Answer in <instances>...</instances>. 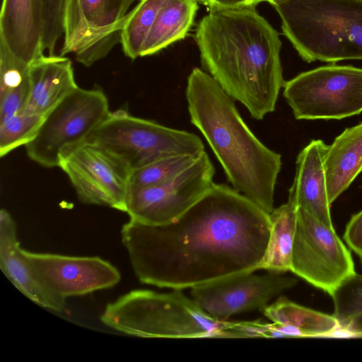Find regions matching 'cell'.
I'll return each instance as SVG.
<instances>
[{
  "mask_svg": "<svg viewBox=\"0 0 362 362\" xmlns=\"http://www.w3.org/2000/svg\"><path fill=\"white\" fill-rule=\"evenodd\" d=\"M269 233V214L232 187L214 183L175 221L129 219L121 237L141 283L181 290L259 269Z\"/></svg>",
  "mask_w": 362,
  "mask_h": 362,
  "instance_id": "1",
  "label": "cell"
},
{
  "mask_svg": "<svg viewBox=\"0 0 362 362\" xmlns=\"http://www.w3.org/2000/svg\"><path fill=\"white\" fill-rule=\"evenodd\" d=\"M255 5L208 8L194 40L202 67L252 117L275 110L285 81L279 33Z\"/></svg>",
  "mask_w": 362,
  "mask_h": 362,
  "instance_id": "2",
  "label": "cell"
},
{
  "mask_svg": "<svg viewBox=\"0 0 362 362\" xmlns=\"http://www.w3.org/2000/svg\"><path fill=\"white\" fill-rule=\"evenodd\" d=\"M186 98L191 122L207 141L232 187L269 214L281 155L254 135L233 99L206 71L192 69Z\"/></svg>",
  "mask_w": 362,
  "mask_h": 362,
  "instance_id": "3",
  "label": "cell"
},
{
  "mask_svg": "<svg viewBox=\"0 0 362 362\" xmlns=\"http://www.w3.org/2000/svg\"><path fill=\"white\" fill-rule=\"evenodd\" d=\"M100 320L118 332L145 338H237L238 322L218 320L180 290H133L108 303Z\"/></svg>",
  "mask_w": 362,
  "mask_h": 362,
  "instance_id": "4",
  "label": "cell"
},
{
  "mask_svg": "<svg viewBox=\"0 0 362 362\" xmlns=\"http://www.w3.org/2000/svg\"><path fill=\"white\" fill-rule=\"evenodd\" d=\"M273 6L305 62L362 60V0H284Z\"/></svg>",
  "mask_w": 362,
  "mask_h": 362,
  "instance_id": "5",
  "label": "cell"
},
{
  "mask_svg": "<svg viewBox=\"0 0 362 362\" xmlns=\"http://www.w3.org/2000/svg\"><path fill=\"white\" fill-rule=\"evenodd\" d=\"M86 142L103 147L132 172L165 157L204 151L196 134L134 117L122 109L110 112Z\"/></svg>",
  "mask_w": 362,
  "mask_h": 362,
  "instance_id": "6",
  "label": "cell"
},
{
  "mask_svg": "<svg viewBox=\"0 0 362 362\" xmlns=\"http://www.w3.org/2000/svg\"><path fill=\"white\" fill-rule=\"evenodd\" d=\"M110 112L100 88L77 87L51 110L25 146L28 157L45 168L59 167L62 159L86 142Z\"/></svg>",
  "mask_w": 362,
  "mask_h": 362,
  "instance_id": "7",
  "label": "cell"
},
{
  "mask_svg": "<svg viewBox=\"0 0 362 362\" xmlns=\"http://www.w3.org/2000/svg\"><path fill=\"white\" fill-rule=\"evenodd\" d=\"M283 88L296 119H340L362 112V68L331 64L302 72Z\"/></svg>",
  "mask_w": 362,
  "mask_h": 362,
  "instance_id": "8",
  "label": "cell"
},
{
  "mask_svg": "<svg viewBox=\"0 0 362 362\" xmlns=\"http://www.w3.org/2000/svg\"><path fill=\"white\" fill-rule=\"evenodd\" d=\"M139 0H64V42L60 55L74 54L90 66L120 42L131 6Z\"/></svg>",
  "mask_w": 362,
  "mask_h": 362,
  "instance_id": "9",
  "label": "cell"
},
{
  "mask_svg": "<svg viewBox=\"0 0 362 362\" xmlns=\"http://www.w3.org/2000/svg\"><path fill=\"white\" fill-rule=\"evenodd\" d=\"M290 271L329 295L342 280L356 272L350 252L334 227L301 208H297Z\"/></svg>",
  "mask_w": 362,
  "mask_h": 362,
  "instance_id": "10",
  "label": "cell"
},
{
  "mask_svg": "<svg viewBox=\"0 0 362 362\" xmlns=\"http://www.w3.org/2000/svg\"><path fill=\"white\" fill-rule=\"evenodd\" d=\"M215 169L204 151L172 180L146 187H129L126 212L129 219L150 225L171 223L202 199L214 185Z\"/></svg>",
  "mask_w": 362,
  "mask_h": 362,
  "instance_id": "11",
  "label": "cell"
},
{
  "mask_svg": "<svg viewBox=\"0 0 362 362\" xmlns=\"http://www.w3.org/2000/svg\"><path fill=\"white\" fill-rule=\"evenodd\" d=\"M59 168L81 202L126 212L132 171L103 147L86 142L66 155Z\"/></svg>",
  "mask_w": 362,
  "mask_h": 362,
  "instance_id": "12",
  "label": "cell"
},
{
  "mask_svg": "<svg viewBox=\"0 0 362 362\" xmlns=\"http://www.w3.org/2000/svg\"><path fill=\"white\" fill-rule=\"evenodd\" d=\"M243 272L191 288L196 304L218 320L253 310H263L269 302L297 283L295 278L275 273Z\"/></svg>",
  "mask_w": 362,
  "mask_h": 362,
  "instance_id": "13",
  "label": "cell"
},
{
  "mask_svg": "<svg viewBox=\"0 0 362 362\" xmlns=\"http://www.w3.org/2000/svg\"><path fill=\"white\" fill-rule=\"evenodd\" d=\"M22 252L42 284L64 299L112 288L121 279L118 269L99 257Z\"/></svg>",
  "mask_w": 362,
  "mask_h": 362,
  "instance_id": "14",
  "label": "cell"
},
{
  "mask_svg": "<svg viewBox=\"0 0 362 362\" xmlns=\"http://www.w3.org/2000/svg\"><path fill=\"white\" fill-rule=\"evenodd\" d=\"M327 147L320 139L312 140L299 153L288 199L319 221L333 227L324 168Z\"/></svg>",
  "mask_w": 362,
  "mask_h": 362,
  "instance_id": "15",
  "label": "cell"
},
{
  "mask_svg": "<svg viewBox=\"0 0 362 362\" xmlns=\"http://www.w3.org/2000/svg\"><path fill=\"white\" fill-rule=\"evenodd\" d=\"M0 267L14 286L33 302L57 312L64 309L66 299L42 284L23 255L16 223L4 209L0 211Z\"/></svg>",
  "mask_w": 362,
  "mask_h": 362,
  "instance_id": "16",
  "label": "cell"
},
{
  "mask_svg": "<svg viewBox=\"0 0 362 362\" xmlns=\"http://www.w3.org/2000/svg\"><path fill=\"white\" fill-rule=\"evenodd\" d=\"M0 38L17 57L30 64L44 55L40 0H3Z\"/></svg>",
  "mask_w": 362,
  "mask_h": 362,
  "instance_id": "17",
  "label": "cell"
},
{
  "mask_svg": "<svg viewBox=\"0 0 362 362\" xmlns=\"http://www.w3.org/2000/svg\"><path fill=\"white\" fill-rule=\"evenodd\" d=\"M30 93L21 112L45 116L78 87L72 63L64 56L45 54L30 64Z\"/></svg>",
  "mask_w": 362,
  "mask_h": 362,
  "instance_id": "18",
  "label": "cell"
},
{
  "mask_svg": "<svg viewBox=\"0 0 362 362\" xmlns=\"http://www.w3.org/2000/svg\"><path fill=\"white\" fill-rule=\"evenodd\" d=\"M324 168L332 204L362 172V122L344 129L327 146Z\"/></svg>",
  "mask_w": 362,
  "mask_h": 362,
  "instance_id": "19",
  "label": "cell"
},
{
  "mask_svg": "<svg viewBox=\"0 0 362 362\" xmlns=\"http://www.w3.org/2000/svg\"><path fill=\"white\" fill-rule=\"evenodd\" d=\"M198 10L195 0H165L144 44L141 56L156 54L184 39Z\"/></svg>",
  "mask_w": 362,
  "mask_h": 362,
  "instance_id": "20",
  "label": "cell"
},
{
  "mask_svg": "<svg viewBox=\"0 0 362 362\" xmlns=\"http://www.w3.org/2000/svg\"><path fill=\"white\" fill-rule=\"evenodd\" d=\"M269 238L259 269L275 273L290 271L297 221L296 206L289 199L269 214Z\"/></svg>",
  "mask_w": 362,
  "mask_h": 362,
  "instance_id": "21",
  "label": "cell"
},
{
  "mask_svg": "<svg viewBox=\"0 0 362 362\" xmlns=\"http://www.w3.org/2000/svg\"><path fill=\"white\" fill-rule=\"evenodd\" d=\"M272 322L291 326L304 337L329 336L339 329L334 315L302 306L280 297L262 310Z\"/></svg>",
  "mask_w": 362,
  "mask_h": 362,
  "instance_id": "22",
  "label": "cell"
},
{
  "mask_svg": "<svg viewBox=\"0 0 362 362\" xmlns=\"http://www.w3.org/2000/svg\"><path fill=\"white\" fill-rule=\"evenodd\" d=\"M165 0H139L129 11L124 23L120 43L124 54L136 59Z\"/></svg>",
  "mask_w": 362,
  "mask_h": 362,
  "instance_id": "23",
  "label": "cell"
},
{
  "mask_svg": "<svg viewBox=\"0 0 362 362\" xmlns=\"http://www.w3.org/2000/svg\"><path fill=\"white\" fill-rule=\"evenodd\" d=\"M200 155L165 157L133 170L130 187H146L166 183L194 164Z\"/></svg>",
  "mask_w": 362,
  "mask_h": 362,
  "instance_id": "24",
  "label": "cell"
},
{
  "mask_svg": "<svg viewBox=\"0 0 362 362\" xmlns=\"http://www.w3.org/2000/svg\"><path fill=\"white\" fill-rule=\"evenodd\" d=\"M332 297L334 317L339 329L346 331L356 320L362 317V275L356 272L342 280L334 289Z\"/></svg>",
  "mask_w": 362,
  "mask_h": 362,
  "instance_id": "25",
  "label": "cell"
},
{
  "mask_svg": "<svg viewBox=\"0 0 362 362\" xmlns=\"http://www.w3.org/2000/svg\"><path fill=\"white\" fill-rule=\"evenodd\" d=\"M44 116L20 112L0 119V156L30 142Z\"/></svg>",
  "mask_w": 362,
  "mask_h": 362,
  "instance_id": "26",
  "label": "cell"
},
{
  "mask_svg": "<svg viewBox=\"0 0 362 362\" xmlns=\"http://www.w3.org/2000/svg\"><path fill=\"white\" fill-rule=\"evenodd\" d=\"M43 16V47L54 55L56 45L64 35V0H40Z\"/></svg>",
  "mask_w": 362,
  "mask_h": 362,
  "instance_id": "27",
  "label": "cell"
},
{
  "mask_svg": "<svg viewBox=\"0 0 362 362\" xmlns=\"http://www.w3.org/2000/svg\"><path fill=\"white\" fill-rule=\"evenodd\" d=\"M30 93L29 77L21 84L0 94V119L21 112Z\"/></svg>",
  "mask_w": 362,
  "mask_h": 362,
  "instance_id": "28",
  "label": "cell"
},
{
  "mask_svg": "<svg viewBox=\"0 0 362 362\" xmlns=\"http://www.w3.org/2000/svg\"><path fill=\"white\" fill-rule=\"evenodd\" d=\"M344 238L362 260V210L351 216L346 224Z\"/></svg>",
  "mask_w": 362,
  "mask_h": 362,
  "instance_id": "29",
  "label": "cell"
},
{
  "mask_svg": "<svg viewBox=\"0 0 362 362\" xmlns=\"http://www.w3.org/2000/svg\"><path fill=\"white\" fill-rule=\"evenodd\" d=\"M198 4H202L208 8L213 6L219 7H236L255 5L265 1V0H195Z\"/></svg>",
  "mask_w": 362,
  "mask_h": 362,
  "instance_id": "30",
  "label": "cell"
},
{
  "mask_svg": "<svg viewBox=\"0 0 362 362\" xmlns=\"http://www.w3.org/2000/svg\"><path fill=\"white\" fill-rule=\"evenodd\" d=\"M284 0H265V1L269 3L272 6L276 4L277 3L282 1Z\"/></svg>",
  "mask_w": 362,
  "mask_h": 362,
  "instance_id": "31",
  "label": "cell"
}]
</instances>
